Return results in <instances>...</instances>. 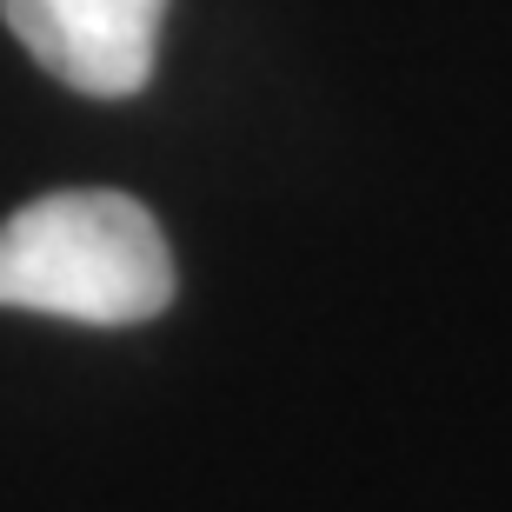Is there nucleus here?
<instances>
[{
	"label": "nucleus",
	"mask_w": 512,
	"mask_h": 512,
	"mask_svg": "<svg viewBox=\"0 0 512 512\" xmlns=\"http://www.w3.org/2000/svg\"><path fill=\"white\" fill-rule=\"evenodd\" d=\"M167 300V233L127 193H47L0 227V306L87 326H140L167 313Z\"/></svg>",
	"instance_id": "f257e3e1"
},
{
	"label": "nucleus",
	"mask_w": 512,
	"mask_h": 512,
	"mask_svg": "<svg viewBox=\"0 0 512 512\" xmlns=\"http://www.w3.org/2000/svg\"><path fill=\"white\" fill-rule=\"evenodd\" d=\"M14 40L74 94L127 100L153 80L167 0H0Z\"/></svg>",
	"instance_id": "f03ea898"
}]
</instances>
